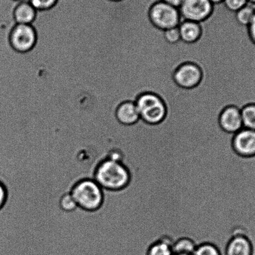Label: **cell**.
Instances as JSON below:
<instances>
[{
	"label": "cell",
	"instance_id": "obj_1",
	"mask_svg": "<svg viewBox=\"0 0 255 255\" xmlns=\"http://www.w3.org/2000/svg\"><path fill=\"white\" fill-rule=\"evenodd\" d=\"M93 179L103 190L116 192L128 186L130 175L122 162L107 158L98 163L94 172Z\"/></svg>",
	"mask_w": 255,
	"mask_h": 255
},
{
	"label": "cell",
	"instance_id": "obj_2",
	"mask_svg": "<svg viewBox=\"0 0 255 255\" xmlns=\"http://www.w3.org/2000/svg\"><path fill=\"white\" fill-rule=\"evenodd\" d=\"M71 194L78 207L84 211H97L103 204V190L92 179L79 180L73 185Z\"/></svg>",
	"mask_w": 255,
	"mask_h": 255
},
{
	"label": "cell",
	"instance_id": "obj_3",
	"mask_svg": "<svg viewBox=\"0 0 255 255\" xmlns=\"http://www.w3.org/2000/svg\"><path fill=\"white\" fill-rule=\"evenodd\" d=\"M135 103L140 119L145 122L156 125L164 119L166 115L165 104L154 94H143L138 98Z\"/></svg>",
	"mask_w": 255,
	"mask_h": 255
},
{
	"label": "cell",
	"instance_id": "obj_4",
	"mask_svg": "<svg viewBox=\"0 0 255 255\" xmlns=\"http://www.w3.org/2000/svg\"><path fill=\"white\" fill-rule=\"evenodd\" d=\"M150 18L155 26L164 31L179 26L182 21L179 9L163 1L158 2L152 7Z\"/></svg>",
	"mask_w": 255,
	"mask_h": 255
},
{
	"label": "cell",
	"instance_id": "obj_5",
	"mask_svg": "<svg viewBox=\"0 0 255 255\" xmlns=\"http://www.w3.org/2000/svg\"><path fill=\"white\" fill-rule=\"evenodd\" d=\"M36 41V32L31 24H16L9 35L12 48L19 53L31 51L35 46Z\"/></svg>",
	"mask_w": 255,
	"mask_h": 255
},
{
	"label": "cell",
	"instance_id": "obj_6",
	"mask_svg": "<svg viewBox=\"0 0 255 255\" xmlns=\"http://www.w3.org/2000/svg\"><path fill=\"white\" fill-rule=\"evenodd\" d=\"M212 8L213 4L210 0H184L179 9L182 21L200 23L210 15Z\"/></svg>",
	"mask_w": 255,
	"mask_h": 255
},
{
	"label": "cell",
	"instance_id": "obj_7",
	"mask_svg": "<svg viewBox=\"0 0 255 255\" xmlns=\"http://www.w3.org/2000/svg\"><path fill=\"white\" fill-rule=\"evenodd\" d=\"M233 148L238 155L250 157L255 156V130L243 128L235 133Z\"/></svg>",
	"mask_w": 255,
	"mask_h": 255
},
{
	"label": "cell",
	"instance_id": "obj_8",
	"mask_svg": "<svg viewBox=\"0 0 255 255\" xmlns=\"http://www.w3.org/2000/svg\"><path fill=\"white\" fill-rule=\"evenodd\" d=\"M202 79V71L196 64L188 63L182 64L174 74V80L183 88L195 87Z\"/></svg>",
	"mask_w": 255,
	"mask_h": 255
},
{
	"label": "cell",
	"instance_id": "obj_9",
	"mask_svg": "<svg viewBox=\"0 0 255 255\" xmlns=\"http://www.w3.org/2000/svg\"><path fill=\"white\" fill-rule=\"evenodd\" d=\"M220 125L228 133H235L244 128L241 110L230 106L222 111L219 119Z\"/></svg>",
	"mask_w": 255,
	"mask_h": 255
},
{
	"label": "cell",
	"instance_id": "obj_10",
	"mask_svg": "<svg viewBox=\"0 0 255 255\" xmlns=\"http://www.w3.org/2000/svg\"><path fill=\"white\" fill-rule=\"evenodd\" d=\"M225 255H253L251 242L244 235H235L228 243Z\"/></svg>",
	"mask_w": 255,
	"mask_h": 255
},
{
	"label": "cell",
	"instance_id": "obj_11",
	"mask_svg": "<svg viewBox=\"0 0 255 255\" xmlns=\"http://www.w3.org/2000/svg\"><path fill=\"white\" fill-rule=\"evenodd\" d=\"M116 118L122 125H132L139 120L140 115L135 103L128 101L119 106Z\"/></svg>",
	"mask_w": 255,
	"mask_h": 255
},
{
	"label": "cell",
	"instance_id": "obj_12",
	"mask_svg": "<svg viewBox=\"0 0 255 255\" xmlns=\"http://www.w3.org/2000/svg\"><path fill=\"white\" fill-rule=\"evenodd\" d=\"M36 16V10L29 1H21L14 11L16 24H31Z\"/></svg>",
	"mask_w": 255,
	"mask_h": 255
},
{
	"label": "cell",
	"instance_id": "obj_13",
	"mask_svg": "<svg viewBox=\"0 0 255 255\" xmlns=\"http://www.w3.org/2000/svg\"><path fill=\"white\" fill-rule=\"evenodd\" d=\"M179 28L182 40L186 43H194L201 35V27L197 22L182 20L179 24Z\"/></svg>",
	"mask_w": 255,
	"mask_h": 255
},
{
	"label": "cell",
	"instance_id": "obj_14",
	"mask_svg": "<svg viewBox=\"0 0 255 255\" xmlns=\"http://www.w3.org/2000/svg\"><path fill=\"white\" fill-rule=\"evenodd\" d=\"M197 244L190 238L184 237L177 239L172 245L174 255H192Z\"/></svg>",
	"mask_w": 255,
	"mask_h": 255
},
{
	"label": "cell",
	"instance_id": "obj_15",
	"mask_svg": "<svg viewBox=\"0 0 255 255\" xmlns=\"http://www.w3.org/2000/svg\"><path fill=\"white\" fill-rule=\"evenodd\" d=\"M147 255H174L172 244L165 239L158 240L148 248Z\"/></svg>",
	"mask_w": 255,
	"mask_h": 255
},
{
	"label": "cell",
	"instance_id": "obj_16",
	"mask_svg": "<svg viewBox=\"0 0 255 255\" xmlns=\"http://www.w3.org/2000/svg\"><path fill=\"white\" fill-rule=\"evenodd\" d=\"M241 113L244 128L255 130V105L245 106Z\"/></svg>",
	"mask_w": 255,
	"mask_h": 255
},
{
	"label": "cell",
	"instance_id": "obj_17",
	"mask_svg": "<svg viewBox=\"0 0 255 255\" xmlns=\"http://www.w3.org/2000/svg\"><path fill=\"white\" fill-rule=\"evenodd\" d=\"M255 15V8L248 3L246 6L236 11V18L242 25L249 26Z\"/></svg>",
	"mask_w": 255,
	"mask_h": 255
},
{
	"label": "cell",
	"instance_id": "obj_18",
	"mask_svg": "<svg viewBox=\"0 0 255 255\" xmlns=\"http://www.w3.org/2000/svg\"><path fill=\"white\" fill-rule=\"evenodd\" d=\"M58 205L59 209L62 212L66 213L73 212L78 208V205H77L71 192L64 193L62 195L59 197Z\"/></svg>",
	"mask_w": 255,
	"mask_h": 255
},
{
	"label": "cell",
	"instance_id": "obj_19",
	"mask_svg": "<svg viewBox=\"0 0 255 255\" xmlns=\"http://www.w3.org/2000/svg\"><path fill=\"white\" fill-rule=\"evenodd\" d=\"M192 255H223L220 250L214 244L204 243L197 245Z\"/></svg>",
	"mask_w": 255,
	"mask_h": 255
},
{
	"label": "cell",
	"instance_id": "obj_20",
	"mask_svg": "<svg viewBox=\"0 0 255 255\" xmlns=\"http://www.w3.org/2000/svg\"><path fill=\"white\" fill-rule=\"evenodd\" d=\"M36 11H46L53 8L58 0H28Z\"/></svg>",
	"mask_w": 255,
	"mask_h": 255
},
{
	"label": "cell",
	"instance_id": "obj_21",
	"mask_svg": "<svg viewBox=\"0 0 255 255\" xmlns=\"http://www.w3.org/2000/svg\"><path fill=\"white\" fill-rule=\"evenodd\" d=\"M164 36L166 40L170 43H177L182 40L179 26L166 29L164 31Z\"/></svg>",
	"mask_w": 255,
	"mask_h": 255
},
{
	"label": "cell",
	"instance_id": "obj_22",
	"mask_svg": "<svg viewBox=\"0 0 255 255\" xmlns=\"http://www.w3.org/2000/svg\"><path fill=\"white\" fill-rule=\"evenodd\" d=\"M249 0H224V3L230 10L236 12L246 6Z\"/></svg>",
	"mask_w": 255,
	"mask_h": 255
},
{
	"label": "cell",
	"instance_id": "obj_23",
	"mask_svg": "<svg viewBox=\"0 0 255 255\" xmlns=\"http://www.w3.org/2000/svg\"><path fill=\"white\" fill-rule=\"evenodd\" d=\"M7 198H8V192H7L5 185L0 181V210L3 209L4 205L6 204Z\"/></svg>",
	"mask_w": 255,
	"mask_h": 255
},
{
	"label": "cell",
	"instance_id": "obj_24",
	"mask_svg": "<svg viewBox=\"0 0 255 255\" xmlns=\"http://www.w3.org/2000/svg\"><path fill=\"white\" fill-rule=\"evenodd\" d=\"M249 29L250 37L255 43V15L249 25Z\"/></svg>",
	"mask_w": 255,
	"mask_h": 255
},
{
	"label": "cell",
	"instance_id": "obj_25",
	"mask_svg": "<svg viewBox=\"0 0 255 255\" xmlns=\"http://www.w3.org/2000/svg\"><path fill=\"white\" fill-rule=\"evenodd\" d=\"M184 0H162L166 4L179 9Z\"/></svg>",
	"mask_w": 255,
	"mask_h": 255
},
{
	"label": "cell",
	"instance_id": "obj_26",
	"mask_svg": "<svg viewBox=\"0 0 255 255\" xmlns=\"http://www.w3.org/2000/svg\"><path fill=\"white\" fill-rule=\"evenodd\" d=\"M210 1L211 2L212 4H216L221 3V2L224 1V0H210Z\"/></svg>",
	"mask_w": 255,
	"mask_h": 255
},
{
	"label": "cell",
	"instance_id": "obj_27",
	"mask_svg": "<svg viewBox=\"0 0 255 255\" xmlns=\"http://www.w3.org/2000/svg\"><path fill=\"white\" fill-rule=\"evenodd\" d=\"M249 3L255 4V0H249Z\"/></svg>",
	"mask_w": 255,
	"mask_h": 255
},
{
	"label": "cell",
	"instance_id": "obj_28",
	"mask_svg": "<svg viewBox=\"0 0 255 255\" xmlns=\"http://www.w3.org/2000/svg\"><path fill=\"white\" fill-rule=\"evenodd\" d=\"M16 1H28V0H16Z\"/></svg>",
	"mask_w": 255,
	"mask_h": 255
},
{
	"label": "cell",
	"instance_id": "obj_29",
	"mask_svg": "<svg viewBox=\"0 0 255 255\" xmlns=\"http://www.w3.org/2000/svg\"><path fill=\"white\" fill-rule=\"evenodd\" d=\"M248 3H249V2H248ZM249 3L250 4H252V5L253 6H254V8H255V4H253V3Z\"/></svg>",
	"mask_w": 255,
	"mask_h": 255
},
{
	"label": "cell",
	"instance_id": "obj_30",
	"mask_svg": "<svg viewBox=\"0 0 255 255\" xmlns=\"http://www.w3.org/2000/svg\"></svg>",
	"mask_w": 255,
	"mask_h": 255
},
{
	"label": "cell",
	"instance_id": "obj_31",
	"mask_svg": "<svg viewBox=\"0 0 255 255\" xmlns=\"http://www.w3.org/2000/svg\"><path fill=\"white\" fill-rule=\"evenodd\" d=\"M114 1H119V0H114Z\"/></svg>",
	"mask_w": 255,
	"mask_h": 255
}]
</instances>
